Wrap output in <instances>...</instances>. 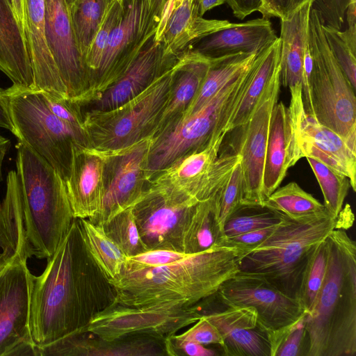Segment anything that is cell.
I'll use <instances>...</instances> for the list:
<instances>
[{
  "label": "cell",
  "instance_id": "6da1fadb",
  "mask_svg": "<svg viewBox=\"0 0 356 356\" xmlns=\"http://www.w3.org/2000/svg\"><path fill=\"white\" fill-rule=\"evenodd\" d=\"M39 276H33L30 330L42 347L85 332L91 318L115 301V291L90 257L78 219Z\"/></svg>",
  "mask_w": 356,
  "mask_h": 356
},
{
  "label": "cell",
  "instance_id": "7a4b0ae2",
  "mask_svg": "<svg viewBox=\"0 0 356 356\" xmlns=\"http://www.w3.org/2000/svg\"><path fill=\"white\" fill-rule=\"evenodd\" d=\"M16 147L17 171L8 174L1 204L28 259H48L74 219L65 181L29 147L19 142Z\"/></svg>",
  "mask_w": 356,
  "mask_h": 356
},
{
  "label": "cell",
  "instance_id": "3957f363",
  "mask_svg": "<svg viewBox=\"0 0 356 356\" xmlns=\"http://www.w3.org/2000/svg\"><path fill=\"white\" fill-rule=\"evenodd\" d=\"M243 252L227 244L161 266L122 270L108 280L115 291L114 302L132 307H193L215 294L239 272L238 260Z\"/></svg>",
  "mask_w": 356,
  "mask_h": 356
},
{
  "label": "cell",
  "instance_id": "277c9868",
  "mask_svg": "<svg viewBox=\"0 0 356 356\" xmlns=\"http://www.w3.org/2000/svg\"><path fill=\"white\" fill-rule=\"evenodd\" d=\"M325 238V276L305 316L307 356H355L356 243L341 229Z\"/></svg>",
  "mask_w": 356,
  "mask_h": 356
},
{
  "label": "cell",
  "instance_id": "5b68a950",
  "mask_svg": "<svg viewBox=\"0 0 356 356\" xmlns=\"http://www.w3.org/2000/svg\"><path fill=\"white\" fill-rule=\"evenodd\" d=\"M330 214L292 220L283 216L271 234L238 260L239 272L267 281L284 294L299 300L302 276L316 245L334 229Z\"/></svg>",
  "mask_w": 356,
  "mask_h": 356
},
{
  "label": "cell",
  "instance_id": "8992f818",
  "mask_svg": "<svg viewBox=\"0 0 356 356\" xmlns=\"http://www.w3.org/2000/svg\"><path fill=\"white\" fill-rule=\"evenodd\" d=\"M252 63L200 109L181 117L151 138L147 159L149 180L181 156L227 135L225 128L245 90Z\"/></svg>",
  "mask_w": 356,
  "mask_h": 356
},
{
  "label": "cell",
  "instance_id": "52a82bcc",
  "mask_svg": "<svg viewBox=\"0 0 356 356\" xmlns=\"http://www.w3.org/2000/svg\"><path fill=\"white\" fill-rule=\"evenodd\" d=\"M322 26L318 13L311 8L308 39L312 67L302 99L305 110L356 151L355 89L334 58Z\"/></svg>",
  "mask_w": 356,
  "mask_h": 356
},
{
  "label": "cell",
  "instance_id": "ba28073f",
  "mask_svg": "<svg viewBox=\"0 0 356 356\" xmlns=\"http://www.w3.org/2000/svg\"><path fill=\"white\" fill-rule=\"evenodd\" d=\"M13 134L19 141L44 158L67 179L74 146L89 147L86 131L76 129L55 115L40 92L13 85L4 90Z\"/></svg>",
  "mask_w": 356,
  "mask_h": 356
},
{
  "label": "cell",
  "instance_id": "9c48e42d",
  "mask_svg": "<svg viewBox=\"0 0 356 356\" xmlns=\"http://www.w3.org/2000/svg\"><path fill=\"white\" fill-rule=\"evenodd\" d=\"M175 64L125 104L106 111L83 112L89 147L115 152L152 138L169 97Z\"/></svg>",
  "mask_w": 356,
  "mask_h": 356
},
{
  "label": "cell",
  "instance_id": "30bf717a",
  "mask_svg": "<svg viewBox=\"0 0 356 356\" xmlns=\"http://www.w3.org/2000/svg\"><path fill=\"white\" fill-rule=\"evenodd\" d=\"M197 202L183 193L149 182L131 206L139 234L148 250L182 252L184 227Z\"/></svg>",
  "mask_w": 356,
  "mask_h": 356
},
{
  "label": "cell",
  "instance_id": "8fae6325",
  "mask_svg": "<svg viewBox=\"0 0 356 356\" xmlns=\"http://www.w3.org/2000/svg\"><path fill=\"white\" fill-rule=\"evenodd\" d=\"M201 316L193 306L163 304L132 307L113 302L91 318L86 332L107 341L137 334L169 338Z\"/></svg>",
  "mask_w": 356,
  "mask_h": 356
},
{
  "label": "cell",
  "instance_id": "7c38bea8",
  "mask_svg": "<svg viewBox=\"0 0 356 356\" xmlns=\"http://www.w3.org/2000/svg\"><path fill=\"white\" fill-rule=\"evenodd\" d=\"M224 136L204 147L184 154L158 172L149 182L183 193L197 201L211 197L225 184L241 161L238 152L218 155Z\"/></svg>",
  "mask_w": 356,
  "mask_h": 356
},
{
  "label": "cell",
  "instance_id": "4fadbf2b",
  "mask_svg": "<svg viewBox=\"0 0 356 356\" xmlns=\"http://www.w3.org/2000/svg\"><path fill=\"white\" fill-rule=\"evenodd\" d=\"M124 4L122 18L108 39L83 105L113 83L154 37L157 24L151 15L147 1L124 0Z\"/></svg>",
  "mask_w": 356,
  "mask_h": 356
},
{
  "label": "cell",
  "instance_id": "5bb4252c",
  "mask_svg": "<svg viewBox=\"0 0 356 356\" xmlns=\"http://www.w3.org/2000/svg\"><path fill=\"white\" fill-rule=\"evenodd\" d=\"M26 260L15 261L0 274V356L35 355L30 330L33 275Z\"/></svg>",
  "mask_w": 356,
  "mask_h": 356
},
{
  "label": "cell",
  "instance_id": "9a60e30c",
  "mask_svg": "<svg viewBox=\"0 0 356 356\" xmlns=\"http://www.w3.org/2000/svg\"><path fill=\"white\" fill-rule=\"evenodd\" d=\"M151 141L146 138L120 150L101 152L104 157L103 203L100 213L92 222L102 225L131 207L147 188Z\"/></svg>",
  "mask_w": 356,
  "mask_h": 356
},
{
  "label": "cell",
  "instance_id": "2e32d148",
  "mask_svg": "<svg viewBox=\"0 0 356 356\" xmlns=\"http://www.w3.org/2000/svg\"><path fill=\"white\" fill-rule=\"evenodd\" d=\"M289 106L301 159H316L350 180L356 191V151L339 134L308 115L304 107L302 86L289 88Z\"/></svg>",
  "mask_w": 356,
  "mask_h": 356
},
{
  "label": "cell",
  "instance_id": "e0dca14e",
  "mask_svg": "<svg viewBox=\"0 0 356 356\" xmlns=\"http://www.w3.org/2000/svg\"><path fill=\"white\" fill-rule=\"evenodd\" d=\"M47 42L69 99L83 106L89 92V74L65 0H45Z\"/></svg>",
  "mask_w": 356,
  "mask_h": 356
},
{
  "label": "cell",
  "instance_id": "ac0fdd59",
  "mask_svg": "<svg viewBox=\"0 0 356 356\" xmlns=\"http://www.w3.org/2000/svg\"><path fill=\"white\" fill-rule=\"evenodd\" d=\"M222 302L253 308L267 330H277L300 318L305 312L300 301L284 294L259 276L238 272L216 293Z\"/></svg>",
  "mask_w": 356,
  "mask_h": 356
},
{
  "label": "cell",
  "instance_id": "d6986e66",
  "mask_svg": "<svg viewBox=\"0 0 356 356\" xmlns=\"http://www.w3.org/2000/svg\"><path fill=\"white\" fill-rule=\"evenodd\" d=\"M280 70L271 79L256 109L243 127L237 152L241 156L243 185L242 204L263 205V180L272 112L279 98Z\"/></svg>",
  "mask_w": 356,
  "mask_h": 356
},
{
  "label": "cell",
  "instance_id": "ffe728a7",
  "mask_svg": "<svg viewBox=\"0 0 356 356\" xmlns=\"http://www.w3.org/2000/svg\"><path fill=\"white\" fill-rule=\"evenodd\" d=\"M193 307L218 330L222 355L270 356L267 330L259 322L253 308L227 305L216 293Z\"/></svg>",
  "mask_w": 356,
  "mask_h": 356
},
{
  "label": "cell",
  "instance_id": "44dd1931",
  "mask_svg": "<svg viewBox=\"0 0 356 356\" xmlns=\"http://www.w3.org/2000/svg\"><path fill=\"white\" fill-rule=\"evenodd\" d=\"M178 57L165 54L162 42L153 37L113 83L81 106L83 113L109 111L134 99L172 68Z\"/></svg>",
  "mask_w": 356,
  "mask_h": 356
},
{
  "label": "cell",
  "instance_id": "7402d4cb",
  "mask_svg": "<svg viewBox=\"0 0 356 356\" xmlns=\"http://www.w3.org/2000/svg\"><path fill=\"white\" fill-rule=\"evenodd\" d=\"M35 355H173L168 338L147 334L107 341L89 332L71 335L42 347Z\"/></svg>",
  "mask_w": 356,
  "mask_h": 356
},
{
  "label": "cell",
  "instance_id": "603a6c76",
  "mask_svg": "<svg viewBox=\"0 0 356 356\" xmlns=\"http://www.w3.org/2000/svg\"><path fill=\"white\" fill-rule=\"evenodd\" d=\"M104 155L90 147L74 146L70 170L65 180L74 218L94 222L104 197Z\"/></svg>",
  "mask_w": 356,
  "mask_h": 356
},
{
  "label": "cell",
  "instance_id": "cb8c5ba5",
  "mask_svg": "<svg viewBox=\"0 0 356 356\" xmlns=\"http://www.w3.org/2000/svg\"><path fill=\"white\" fill-rule=\"evenodd\" d=\"M45 0H24V32L29 54L33 88L69 99L45 36Z\"/></svg>",
  "mask_w": 356,
  "mask_h": 356
},
{
  "label": "cell",
  "instance_id": "d4e9b609",
  "mask_svg": "<svg viewBox=\"0 0 356 356\" xmlns=\"http://www.w3.org/2000/svg\"><path fill=\"white\" fill-rule=\"evenodd\" d=\"M277 38L269 19L262 17L232 23L202 38L190 49L207 58L218 59L238 54L259 53Z\"/></svg>",
  "mask_w": 356,
  "mask_h": 356
},
{
  "label": "cell",
  "instance_id": "484cf974",
  "mask_svg": "<svg viewBox=\"0 0 356 356\" xmlns=\"http://www.w3.org/2000/svg\"><path fill=\"white\" fill-rule=\"evenodd\" d=\"M301 159L289 107L275 105L271 116L263 180L265 199L280 187L288 170Z\"/></svg>",
  "mask_w": 356,
  "mask_h": 356
},
{
  "label": "cell",
  "instance_id": "4316f807",
  "mask_svg": "<svg viewBox=\"0 0 356 356\" xmlns=\"http://www.w3.org/2000/svg\"><path fill=\"white\" fill-rule=\"evenodd\" d=\"M211 63V59L192 49L179 55L169 97L152 137L184 116L195 98Z\"/></svg>",
  "mask_w": 356,
  "mask_h": 356
},
{
  "label": "cell",
  "instance_id": "83f0119b",
  "mask_svg": "<svg viewBox=\"0 0 356 356\" xmlns=\"http://www.w3.org/2000/svg\"><path fill=\"white\" fill-rule=\"evenodd\" d=\"M0 71L13 85L33 88V74L24 33L10 0H0Z\"/></svg>",
  "mask_w": 356,
  "mask_h": 356
},
{
  "label": "cell",
  "instance_id": "f1b7e54d",
  "mask_svg": "<svg viewBox=\"0 0 356 356\" xmlns=\"http://www.w3.org/2000/svg\"><path fill=\"white\" fill-rule=\"evenodd\" d=\"M313 0L289 17L280 19V81L284 87L302 86V69L309 47V19Z\"/></svg>",
  "mask_w": 356,
  "mask_h": 356
},
{
  "label": "cell",
  "instance_id": "f546056e",
  "mask_svg": "<svg viewBox=\"0 0 356 356\" xmlns=\"http://www.w3.org/2000/svg\"><path fill=\"white\" fill-rule=\"evenodd\" d=\"M227 20L207 19L199 15L197 0H182L171 14L159 42L166 55H179L202 38L229 26Z\"/></svg>",
  "mask_w": 356,
  "mask_h": 356
},
{
  "label": "cell",
  "instance_id": "4dcf8cb0",
  "mask_svg": "<svg viewBox=\"0 0 356 356\" xmlns=\"http://www.w3.org/2000/svg\"><path fill=\"white\" fill-rule=\"evenodd\" d=\"M279 70L280 40L277 38L259 52L253 61L247 87L225 128L226 134L246 124L271 79Z\"/></svg>",
  "mask_w": 356,
  "mask_h": 356
},
{
  "label": "cell",
  "instance_id": "1f68e13d",
  "mask_svg": "<svg viewBox=\"0 0 356 356\" xmlns=\"http://www.w3.org/2000/svg\"><path fill=\"white\" fill-rule=\"evenodd\" d=\"M216 195L195 204L184 229V253L198 254L227 245L218 220Z\"/></svg>",
  "mask_w": 356,
  "mask_h": 356
},
{
  "label": "cell",
  "instance_id": "d6a6232c",
  "mask_svg": "<svg viewBox=\"0 0 356 356\" xmlns=\"http://www.w3.org/2000/svg\"><path fill=\"white\" fill-rule=\"evenodd\" d=\"M85 247L104 275L116 278L124 267L126 254L105 232L103 227L88 219L77 218Z\"/></svg>",
  "mask_w": 356,
  "mask_h": 356
},
{
  "label": "cell",
  "instance_id": "836d02e7",
  "mask_svg": "<svg viewBox=\"0 0 356 356\" xmlns=\"http://www.w3.org/2000/svg\"><path fill=\"white\" fill-rule=\"evenodd\" d=\"M263 205L295 220L330 214L323 204L294 181L277 188Z\"/></svg>",
  "mask_w": 356,
  "mask_h": 356
},
{
  "label": "cell",
  "instance_id": "e575fe53",
  "mask_svg": "<svg viewBox=\"0 0 356 356\" xmlns=\"http://www.w3.org/2000/svg\"><path fill=\"white\" fill-rule=\"evenodd\" d=\"M259 53H243L211 59L202 84L184 116L197 111L207 104L227 81L251 65Z\"/></svg>",
  "mask_w": 356,
  "mask_h": 356
},
{
  "label": "cell",
  "instance_id": "d590c367",
  "mask_svg": "<svg viewBox=\"0 0 356 356\" xmlns=\"http://www.w3.org/2000/svg\"><path fill=\"white\" fill-rule=\"evenodd\" d=\"M112 1L76 0L69 6L74 31L84 59Z\"/></svg>",
  "mask_w": 356,
  "mask_h": 356
},
{
  "label": "cell",
  "instance_id": "8d00e7d4",
  "mask_svg": "<svg viewBox=\"0 0 356 356\" xmlns=\"http://www.w3.org/2000/svg\"><path fill=\"white\" fill-rule=\"evenodd\" d=\"M283 215L264 205L241 204L225 220V238L277 225Z\"/></svg>",
  "mask_w": 356,
  "mask_h": 356
},
{
  "label": "cell",
  "instance_id": "74e56055",
  "mask_svg": "<svg viewBox=\"0 0 356 356\" xmlns=\"http://www.w3.org/2000/svg\"><path fill=\"white\" fill-rule=\"evenodd\" d=\"M319 184L324 197V206L328 213L336 218L342 209L350 186V180L321 161L306 157Z\"/></svg>",
  "mask_w": 356,
  "mask_h": 356
},
{
  "label": "cell",
  "instance_id": "f35d334b",
  "mask_svg": "<svg viewBox=\"0 0 356 356\" xmlns=\"http://www.w3.org/2000/svg\"><path fill=\"white\" fill-rule=\"evenodd\" d=\"M102 226L127 257L149 250L139 234L131 207L120 212Z\"/></svg>",
  "mask_w": 356,
  "mask_h": 356
},
{
  "label": "cell",
  "instance_id": "ab89813d",
  "mask_svg": "<svg viewBox=\"0 0 356 356\" xmlns=\"http://www.w3.org/2000/svg\"><path fill=\"white\" fill-rule=\"evenodd\" d=\"M124 10V0H113L108 6L99 26L85 58L89 74V88L90 81L100 65L108 39L120 22Z\"/></svg>",
  "mask_w": 356,
  "mask_h": 356
},
{
  "label": "cell",
  "instance_id": "60d3db41",
  "mask_svg": "<svg viewBox=\"0 0 356 356\" xmlns=\"http://www.w3.org/2000/svg\"><path fill=\"white\" fill-rule=\"evenodd\" d=\"M305 314L280 329L267 330L270 356H307Z\"/></svg>",
  "mask_w": 356,
  "mask_h": 356
},
{
  "label": "cell",
  "instance_id": "b9f144b4",
  "mask_svg": "<svg viewBox=\"0 0 356 356\" xmlns=\"http://www.w3.org/2000/svg\"><path fill=\"white\" fill-rule=\"evenodd\" d=\"M325 238L315 247L302 276L299 301L307 312L312 308L325 276L327 263Z\"/></svg>",
  "mask_w": 356,
  "mask_h": 356
},
{
  "label": "cell",
  "instance_id": "7bdbcfd3",
  "mask_svg": "<svg viewBox=\"0 0 356 356\" xmlns=\"http://www.w3.org/2000/svg\"><path fill=\"white\" fill-rule=\"evenodd\" d=\"M240 161L216 195L218 220L222 230L227 218L242 204L243 179Z\"/></svg>",
  "mask_w": 356,
  "mask_h": 356
},
{
  "label": "cell",
  "instance_id": "ee69618b",
  "mask_svg": "<svg viewBox=\"0 0 356 356\" xmlns=\"http://www.w3.org/2000/svg\"><path fill=\"white\" fill-rule=\"evenodd\" d=\"M322 28L334 58L356 90V51H353L342 38L339 30L323 25Z\"/></svg>",
  "mask_w": 356,
  "mask_h": 356
},
{
  "label": "cell",
  "instance_id": "f6af8a7d",
  "mask_svg": "<svg viewBox=\"0 0 356 356\" xmlns=\"http://www.w3.org/2000/svg\"><path fill=\"white\" fill-rule=\"evenodd\" d=\"M26 256L13 225L3 211L0 202V274L13 262Z\"/></svg>",
  "mask_w": 356,
  "mask_h": 356
},
{
  "label": "cell",
  "instance_id": "bcb514c9",
  "mask_svg": "<svg viewBox=\"0 0 356 356\" xmlns=\"http://www.w3.org/2000/svg\"><path fill=\"white\" fill-rule=\"evenodd\" d=\"M188 255L182 252L169 250H149L135 256L127 257L122 270H134L161 266L181 260Z\"/></svg>",
  "mask_w": 356,
  "mask_h": 356
},
{
  "label": "cell",
  "instance_id": "7dc6e473",
  "mask_svg": "<svg viewBox=\"0 0 356 356\" xmlns=\"http://www.w3.org/2000/svg\"><path fill=\"white\" fill-rule=\"evenodd\" d=\"M40 92L46 104L55 115L67 124L86 131L84 127L83 113L79 104L45 92Z\"/></svg>",
  "mask_w": 356,
  "mask_h": 356
},
{
  "label": "cell",
  "instance_id": "c3c4849f",
  "mask_svg": "<svg viewBox=\"0 0 356 356\" xmlns=\"http://www.w3.org/2000/svg\"><path fill=\"white\" fill-rule=\"evenodd\" d=\"M354 0H313L315 10L323 26L341 31L348 6Z\"/></svg>",
  "mask_w": 356,
  "mask_h": 356
},
{
  "label": "cell",
  "instance_id": "681fc988",
  "mask_svg": "<svg viewBox=\"0 0 356 356\" xmlns=\"http://www.w3.org/2000/svg\"><path fill=\"white\" fill-rule=\"evenodd\" d=\"M175 341H191L204 346L216 344L220 348L222 339L217 328L206 318H201L184 333L170 337Z\"/></svg>",
  "mask_w": 356,
  "mask_h": 356
},
{
  "label": "cell",
  "instance_id": "f907efd6",
  "mask_svg": "<svg viewBox=\"0 0 356 356\" xmlns=\"http://www.w3.org/2000/svg\"><path fill=\"white\" fill-rule=\"evenodd\" d=\"M275 226L256 229L239 235L225 238V243L238 248L242 250L243 252L250 251L262 243L271 234Z\"/></svg>",
  "mask_w": 356,
  "mask_h": 356
},
{
  "label": "cell",
  "instance_id": "816d5d0a",
  "mask_svg": "<svg viewBox=\"0 0 356 356\" xmlns=\"http://www.w3.org/2000/svg\"><path fill=\"white\" fill-rule=\"evenodd\" d=\"M310 0H268V18L284 19L295 13Z\"/></svg>",
  "mask_w": 356,
  "mask_h": 356
},
{
  "label": "cell",
  "instance_id": "f5cc1de1",
  "mask_svg": "<svg viewBox=\"0 0 356 356\" xmlns=\"http://www.w3.org/2000/svg\"><path fill=\"white\" fill-rule=\"evenodd\" d=\"M173 355L213 356L216 353L204 345L191 341H175L169 337Z\"/></svg>",
  "mask_w": 356,
  "mask_h": 356
},
{
  "label": "cell",
  "instance_id": "db71d44e",
  "mask_svg": "<svg viewBox=\"0 0 356 356\" xmlns=\"http://www.w3.org/2000/svg\"><path fill=\"white\" fill-rule=\"evenodd\" d=\"M226 2L234 15L241 20L254 12H262L261 0H227Z\"/></svg>",
  "mask_w": 356,
  "mask_h": 356
},
{
  "label": "cell",
  "instance_id": "11a10c76",
  "mask_svg": "<svg viewBox=\"0 0 356 356\" xmlns=\"http://www.w3.org/2000/svg\"><path fill=\"white\" fill-rule=\"evenodd\" d=\"M182 0H168L165 3L154 35V40L160 41L167 22L172 12L179 6Z\"/></svg>",
  "mask_w": 356,
  "mask_h": 356
},
{
  "label": "cell",
  "instance_id": "9f6ffc18",
  "mask_svg": "<svg viewBox=\"0 0 356 356\" xmlns=\"http://www.w3.org/2000/svg\"><path fill=\"white\" fill-rule=\"evenodd\" d=\"M4 90L0 88V127L13 132V126L10 120L7 101L3 95Z\"/></svg>",
  "mask_w": 356,
  "mask_h": 356
},
{
  "label": "cell",
  "instance_id": "6f0895ef",
  "mask_svg": "<svg viewBox=\"0 0 356 356\" xmlns=\"http://www.w3.org/2000/svg\"><path fill=\"white\" fill-rule=\"evenodd\" d=\"M354 215L350 206L347 204L344 209H341L337 216L336 225L334 229H348L353 225Z\"/></svg>",
  "mask_w": 356,
  "mask_h": 356
},
{
  "label": "cell",
  "instance_id": "680465c9",
  "mask_svg": "<svg viewBox=\"0 0 356 356\" xmlns=\"http://www.w3.org/2000/svg\"><path fill=\"white\" fill-rule=\"evenodd\" d=\"M151 15L157 24L159 22L163 9L168 0H147Z\"/></svg>",
  "mask_w": 356,
  "mask_h": 356
},
{
  "label": "cell",
  "instance_id": "91938a15",
  "mask_svg": "<svg viewBox=\"0 0 356 356\" xmlns=\"http://www.w3.org/2000/svg\"><path fill=\"white\" fill-rule=\"evenodd\" d=\"M227 0H197L199 15L202 17L209 10L225 3Z\"/></svg>",
  "mask_w": 356,
  "mask_h": 356
},
{
  "label": "cell",
  "instance_id": "94428289",
  "mask_svg": "<svg viewBox=\"0 0 356 356\" xmlns=\"http://www.w3.org/2000/svg\"><path fill=\"white\" fill-rule=\"evenodd\" d=\"M10 1L19 25L24 31V0H10Z\"/></svg>",
  "mask_w": 356,
  "mask_h": 356
},
{
  "label": "cell",
  "instance_id": "6125c7cd",
  "mask_svg": "<svg viewBox=\"0 0 356 356\" xmlns=\"http://www.w3.org/2000/svg\"><path fill=\"white\" fill-rule=\"evenodd\" d=\"M10 146V140L0 135V182L2 180V163Z\"/></svg>",
  "mask_w": 356,
  "mask_h": 356
},
{
  "label": "cell",
  "instance_id": "be15d7a7",
  "mask_svg": "<svg viewBox=\"0 0 356 356\" xmlns=\"http://www.w3.org/2000/svg\"><path fill=\"white\" fill-rule=\"evenodd\" d=\"M261 1H262V12H261L262 17L268 18V13H267L268 0H261Z\"/></svg>",
  "mask_w": 356,
  "mask_h": 356
},
{
  "label": "cell",
  "instance_id": "e7e4bbea",
  "mask_svg": "<svg viewBox=\"0 0 356 356\" xmlns=\"http://www.w3.org/2000/svg\"><path fill=\"white\" fill-rule=\"evenodd\" d=\"M76 0H65L66 3L68 6H70L73 2H74Z\"/></svg>",
  "mask_w": 356,
  "mask_h": 356
}]
</instances>
